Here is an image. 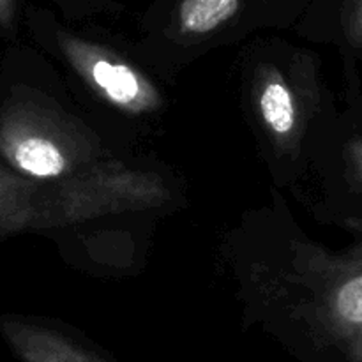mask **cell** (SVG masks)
Returning <instances> with one entry per match:
<instances>
[{"label":"cell","mask_w":362,"mask_h":362,"mask_svg":"<svg viewBox=\"0 0 362 362\" xmlns=\"http://www.w3.org/2000/svg\"><path fill=\"white\" fill-rule=\"evenodd\" d=\"M16 16V0H0V28L9 30Z\"/></svg>","instance_id":"8992f818"},{"label":"cell","mask_w":362,"mask_h":362,"mask_svg":"<svg viewBox=\"0 0 362 362\" xmlns=\"http://www.w3.org/2000/svg\"><path fill=\"white\" fill-rule=\"evenodd\" d=\"M356 11H357V16H359V27L362 30V0H356Z\"/></svg>","instance_id":"ba28073f"},{"label":"cell","mask_w":362,"mask_h":362,"mask_svg":"<svg viewBox=\"0 0 362 362\" xmlns=\"http://www.w3.org/2000/svg\"><path fill=\"white\" fill-rule=\"evenodd\" d=\"M262 113L276 133L285 134L292 129L296 113H293L292 95L285 85L272 81L265 87L262 94Z\"/></svg>","instance_id":"277c9868"},{"label":"cell","mask_w":362,"mask_h":362,"mask_svg":"<svg viewBox=\"0 0 362 362\" xmlns=\"http://www.w3.org/2000/svg\"><path fill=\"white\" fill-rule=\"evenodd\" d=\"M0 327L23 362H99L45 329L14 320H4Z\"/></svg>","instance_id":"6da1fadb"},{"label":"cell","mask_w":362,"mask_h":362,"mask_svg":"<svg viewBox=\"0 0 362 362\" xmlns=\"http://www.w3.org/2000/svg\"><path fill=\"white\" fill-rule=\"evenodd\" d=\"M92 76H94L95 83L108 94V98L120 105L134 101L140 94L138 78L134 76L129 67L120 66V64L98 60L92 66Z\"/></svg>","instance_id":"3957f363"},{"label":"cell","mask_w":362,"mask_h":362,"mask_svg":"<svg viewBox=\"0 0 362 362\" xmlns=\"http://www.w3.org/2000/svg\"><path fill=\"white\" fill-rule=\"evenodd\" d=\"M13 168L34 179H53L66 172L67 159L48 136H30L0 152Z\"/></svg>","instance_id":"7a4b0ae2"},{"label":"cell","mask_w":362,"mask_h":362,"mask_svg":"<svg viewBox=\"0 0 362 362\" xmlns=\"http://www.w3.org/2000/svg\"><path fill=\"white\" fill-rule=\"evenodd\" d=\"M25 214L23 193L16 180L0 172V237L16 226Z\"/></svg>","instance_id":"5b68a950"},{"label":"cell","mask_w":362,"mask_h":362,"mask_svg":"<svg viewBox=\"0 0 362 362\" xmlns=\"http://www.w3.org/2000/svg\"><path fill=\"white\" fill-rule=\"evenodd\" d=\"M356 349H354V362H362V325L357 329Z\"/></svg>","instance_id":"52a82bcc"}]
</instances>
